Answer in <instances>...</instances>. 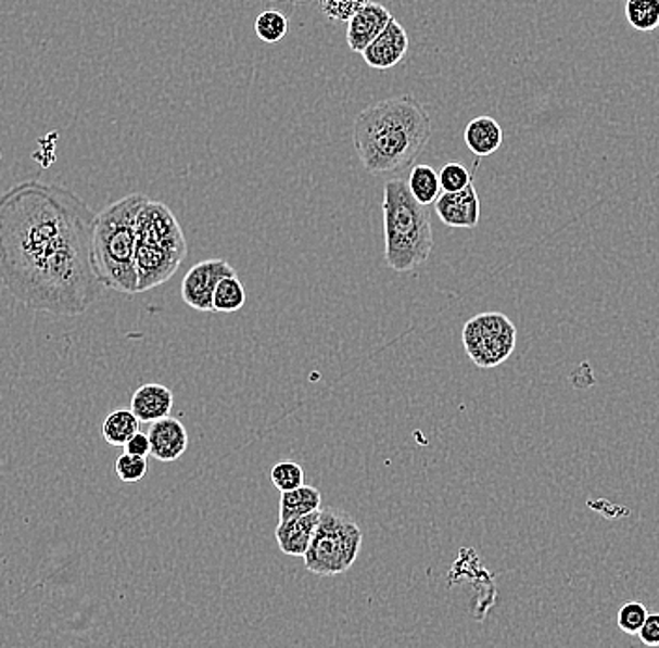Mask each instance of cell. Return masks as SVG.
I'll list each match as a JSON object with an SVG mask.
<instances>
[{
  "label": "cell",
  "mask_w": 659,
  "mask_h": 648,
  "mask_svg": "<svg viewBox=\"0 0 659 648\" xmlns=\"http://www.w3.org/2000/svg\"><path fill=\"white\" fill-rule=\"evenodd\" d=\"M96 214L77 193L23 180L0 195V281L33 312L77 317L105 287L92 257Z\"/></svg>",
  "instance_id": "6da1fadb"
},
{
  "label": "cell",
  "mask_w": 659,
  "mask_h": 648,
  "mask_svg": "<svg viewBox=\"0 0 659 648\" xmlns=\"http://www.w3.org/2000/svg\"><path fill=\"white\" fill-rule=\"evenodd\" d=\"M431 137V118L415 96H395L360 111L353 126L354 151L371 175L413 167Z\"/></svg>",
  "instance_id": "7a4b0ae2"
},
{
  "label": "cell",
  "mask_w": 659,
  "mask_h": 648,
  "mask_svg": "<svg viewBox=\"0 0 659 648\" xmlns=\"http://www.w3.org/2000/svg\"><path fill=\"white\" fill-rule=\"evenodd\" d=\"M144 193H129L96 214L92 257L102 285L121 294H137V218L147 205Z\"/></svg>",
  "instance_id": "3957f363"
},
{
  "label": "cell",
  "mask_w": 659,
  "mask_h": 648,
  "mask_svg": "<svg viewBox=\"0 0 659 648\" xmlns=\"http://www.w3.org/2000/svg\"><path fill=\"white\" fill-rule=\"evenodd\" d=\"M384 259L395 272H413L433 252V227L428 206L420 205L403 178L384 186Z\"/></svg>",
  "instance_id": "277c9868"
},
{
  "label": "cell",
  "mask_w": 659,
  "mask_h": 648,
  "mask_svg": "<svg viewBox=\"0 0 659 648\" xmlns=\"http://www.w3.org/2000/svg\"><path fill=\"white\" fill-rule=\"evenodd\" d=\"M188 257V240L169 206L149 199L137 218V294L169 281Z\"/></svg>",
  "instance_id": "5b68a950"
},
{
  "label": "cell",
  "mask_w": 659,
  "mask_h": 648,
  "mask_svg": "<svg viewBox=\"0 0 659 648\" xmlns=\"http://www.w3.org/2000/svg\"><path fill=\"white\" fill-rule=\"evenodd\" d=\"M362 542V529L348 513L322 508L304 564L315 575L335 577L353 568L360 555Z\"/></svg>",
  "instance_id": "8992f818"
},
{
  "label": "cell",
  "mask_w": 659,
  "mask_h": 648,
  "mask_svg": "<svg viewBox=\"0 0 659 648\" xmlns=\"http://www.w3.org/2000/svg\"><path fill=\"white\" fill-rule=\"evenodd\" d=\"M516 343V327L504 314L477 315L462 328V345L478 368L491 369L506 363Z\"/></svg>",
  "instance_id": "52a82bcc"
},
{
  "label": "cell",
  "mask_w": 659,
  "mask_h": 648,
  "mask_svg": "<svg viewBox=\"0 0 659 648\" xmlns=\"http://www.w3.org/2000/svg\"><path fill=\"white\" fill-rule=\"evenodd\" d=\"M229 276H237V270L225 259L201 261L186 272L180 294L188 306L211 314L214 312V293L219 281Z\"/></svg>",
  "instance_id": "ba28073f"
},
{
  "label": "cell",
  "mask_w": 659,
  "mask_h": 648,
  "mask_svg": "<svg viewBox=\"0 0 659 648\" xmlns=\"http://www.w3.org/2000/svg\"><path fill=\"white\" fill-rule=\"evenodd\" d=\"M436 216L444 226L454 229H474L480 224V198H478L474 182L465 190L442 191L435 203Z\"/></svg>",
  "instance_id": "9c48e42d"
},
{
  "label": "cell",
  "mask_w": 659,
  "mask_h": 648,
  "mask_svg": "<svg viewBox=\"0 0 659 648\" xmlns=\"http://www.w3.org/2000/svg\"><path fill=\"white\" fill-rule=\"evenodd\" d=\"M408 43L407 30L400 21L392 17L388 27L367 46L362 56L369 68L392 69L407 55Z\"/></svg>",
  "instance_id": "30bf717a"
},
{
  "label": "cell",
  "mask_w": 659,
  "mask_h": 648,
  "mask_svg": "<svg viewBox=\"0 0 659 648\" xmlns=\"http://www.w3.org/2000/svg\"><path fill=\"white\" fill-rule=\"evenodd\" d=\"M149 439L150 456L164 463L182 458L190 446L188 430L177 418L167 417L150 423Z\"/></svg>",
  "instance_id": "8fae6325"
},
{
  "label": "cell",
  "mask_w": 659,
  "mask_h": 648,
  "mask_svg": "<svg viewBox=\"0 0 659 648\" xmlns=\"http://www.w3.org/2000/svg\"><path fill=\"white\" fill-rule=\"evenodd\" d=\"M394 15L379 2H367L347 25V46L353 53L362 55L367 46L381 35Z\"/></svg>",
  "instance_id": "7c38bea8"
},
{
  "label": "cell",
  "mask_w": 659,
  "mask_h": 648,
  "mask_svg": "<svg viewBox=\"0 0 659 648\" xmlns=\"http://www.w3.org/2000/svg\"><path fill=\"white\" fill-rule=\"evenodd\" d=\"M319 519L320 510L302 518L279 521V525L276 526V542L281 554L289 557H304L312 544L313 534L319 526Z\"/></svg>",
  "instance_id": "4fadbf2b"
},
{
  "label": "cell",
  "mask_w": 659,
  "mask_h": 648,
  "mask_svg": "<svg viewBox=\"0 0 659 648\" xmlns=\"http://www.w3.org/2000/svg\"><path fill=\"white\" fill-rule=\"evenodd\" d=\"M173 405H175V394L167 386L149 382L136 390L129 409L134 410L139 422L152 423L169 417Z\"/></svg>",
  "instance_id": "5bb4252c"
},
{
  "label": "cell",
  "mask_w": 659,
  "mask_h": 648,
  "mask_svg": "<svg viewBox=\"0 0 659 648\" xmlns=\"http://www.w3.org/2000/svg\"><path fill=\"white\" fill-rule=\"evenodd\" d=\"M503 128L491 116H477L465 128V144L474 156L487 157L495 154L503 147Z\"/></svg>",
  "instance_id": "9a60e30c"
},
{
  "label": "cell",
  "mask_w": 659,
  "mask_h": 648,
  "mask_svg": "<svg viewBox=\"0 0 659 648\" xmlns=\"http://www.w3.org/2000/svg\"><path fill=\"white\" fill-rule=\"evenodd\" d=\"M319 510H322V495L313 485H302L293 492L281 493L279 498V521L302 518Z\"/></svg>",
  "instance_id": "2e32d148"
},
{
  "label": "cell",
  "mask_w": 659,
  "mask_h": 648,
  "mask_svg": "<svg viewBox=\"0 0 659 648\" xmlns=\"http://www.w3.org/2000/svg\"><path fill=\"white\" fill-rule=\"evenodd\" d=\"M139 418L131 409H116L102 423V435L111 446H126L129 439L139 433Z\"/></svg>",
  "instance_id": "e0dca14e"
},
{
  "label": "cell",
  "mask_w": 659,
  "mask_h": 648,
  "mask_svg": "<svg viewBox=\"0 0 659 648\" xmlns=\"http://www.w3.org/2000/svg\"><path fill=\"white\" fill-rule=\"evenodd\" d=\"M408 190L420 205H435L441 198V178L431 165H415L408 175Z\"/></svg>",
  "instance_id": "ac0fdd59"
},
{
  "label": "cell",
  "mask_w": 659,
  "mask_h": 648,
  "mask_svg": "<svg viewBox=\"0 0 659 648\" xmlns=\"http://www.w3.org/2000/svg\"><path fill=\"white\" fill-rule=\"evenodd\" d=\"M625 21L639 33L659 28V0H625Z\"/></svg>",
  "instance_id": "d6986e66"
},
{
  "label": "cell",
  "mask_w": 659,
  "mask_h": 648,
  "mask_svg": "<svg viewBox=\"0 0 659 648\" xmlns=\"http://www.w3.org/2000/svg\"><path fill=\"white\" fill-rule=\"evenodd\" d=\"M245 304V289L239 276H229L219 281L214 293V312L235 314Z\"/></svg>",
  "instance_id": "ffe728a7"
},
{
  "label": "cell",
  "mask_w": 659,
  "mask_h": 648,
  "mask_svg": "<svg viewBox=\"0 0 659 648\" xmlns=\"http://www.w3.org/2000/svg\"><path fill=\"white\" fill-rule=\"evenodd\" d=\"M255 33L265 43H279L289 33V21L278 10H265L255 20Z\"/></svg>",
  "instance_id": "44dd1931"
},
{
  "label": "cell",
  "mask_w": 659,
  "mask_h": 648,
  "mask_svg": "<svg viewBox=\"0 0 659 648\" xmlns=\"http://www.w3.org/2000/svg\"><path fill=\"white\" fill-rule=\"evenodd\" d=\"M270 478H273L276 490L281 493L293 492V490L306 485L304 484V469L294 461H279V463L274 465Z\"/></svg>",
  "instance_id": "7402d4cb"
},
{
  "label": "cell",
  "mask_w": 659,
  "mask_h": 648,
  "mask_svg": "<svg viewBox=\"0 0 659 648\" xmlns=\"http://www.w3.org/2000/svg\"><path fill=\"white\" fill-rule=\"evenodd\" d=\"M115 472L121 482L136 484V482L147 477L149 461H147V458H139V456H131V454L124 452L123 456L115 461Z\"/></svg>",
  "instance_id": "603a6c76"
},
{
  "label": "cell",
  "mask_w": 659,
  "mask_h": 648,
  "mask_svg": "<svg viewBox=\"0 0 659 648\" xmlns=\"http://www.w3.org/2000/svg\"><path fill=\"white\" fill-rule=\"evenodd\" d=\"M320 12L330 21L348 23L369 0H319Z\"/></svg>",
  "instance_id": "cb8c5ba5"
},
{
  "label": "cell",
  "mask_w": 659,
  "mask_h": 648,
  "mask_svg": "<svg viewBox=\"0 0 659 648\" xmlns=\"http://www.w3.org/2000/svg\"><path fill=\"white\" fill-rule=\"evenodd\" d=\"M648 611L645 606L639 601H628L622 608H620L619 617V628L628 635H639L643 624H645Z\"/></svg>",
  "instance_id": "d4e9b609"
},
{
  "label": "cell",
  "mask_w": 659,
  "mask_h": 648,
  "mask_svg": "<svg viewBox=\"0 0 659 648\" xmlns=\"http://www.w3.org/2000/svg\"><path fill=\"white\" fill-rule=\"evenodd\" d=\"M442 191H461L474 182V175L461 164H446L439 173Z\"/></svg>",
  "instance_id": "484cf974"
},
{
  "label": "cell",
  "mask_w": 659,
  "mask_h": 648,
  "mask_svg": "<svg viewBox=\"0 0 659 648\" xmlns=\"http://www.w3.org/2000/svg\"><path fill=\"white\" fill-rule=\"evenodd\" d=\"M639 639L646 647H659V613L648 614L639 632Z\"/></svg>",
  "instance_id": "4316f807"
},
{
  "label": "cell",
  "mask_w": 659,
  "mask_h": 648,
  "mask_svg": "<svg viewBox=\"0 0 659 648\" xmlns=\"http://www.w3.org/2000/svg\"><path fill=\"white\" fill-rule=\"evenodd\" d=\"M124 452H126V454H131V456H139V458H147V456H150L149 433L139 431L137 435L129 439L128 444L124 446Z\"/></svg>",
  "instance_id": "83f0119b"
},
{
  "label": "cell",
  "mask_w": 659,
  "mask_h": 648,
  "mask_svg": "<svg viewBox=\"0 0 659 648\" xmlns=\"http://www.w3.org/2000/svg\"><path fill=\"white\" fill-rule=\"evenodd\" d=\"M266 2H281V0H266Z\"/></svg>",
  "instance_id": "f1b7e54d"
},
{
  "label": "cell",
  "mask_w": 659,
  "mask_h": 648,
  "mask_svg": "<svg viewBox=\"0 0 659 648\" xmlns=\"http://www.w3.org/2000/svg\"><path fill=\"white\" fill-rule=\"evenodd\" d=\"M0 160H2V152H0Z\"/></svg>",
  "instance_id": "f546056e"
}]
</instances>
